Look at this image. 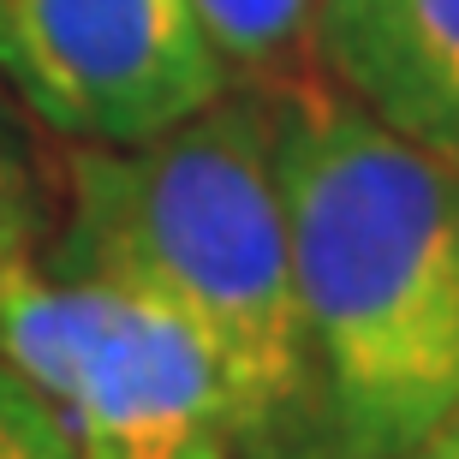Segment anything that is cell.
Masks as SVG:
<instances>
[{"label": "cell", "mask_w": 459, "mask_h": 459, "mask_svg": "<svg viewBox=\"0 0 459 459\" xmlns=\"http://www.w3.org/2000/svg\"><path fill=\"white\" fill-rule=\"evenodd\" d=\"M215 60L227 78L251 84H287L292 60L310 48V13L316 0H191Z\"/></svg>", "instance_id": "cell-6"}, {"label": "cell", "mask_w": 459, "mask_h": 459, "mask_svg": "<svg viewBox=\"0 0 459 459\" xmlns=\"http://www.w3.org/2000/svg\"><path fill=\"white\" fill-rule=\"evenodd\" d=\"M42 263L161 299L233 406V459H334L274 186V96L221 90L126 150H72Z\"/></svg>", "instance_id": "cell-1"}, {"label": "cell", "mask_w": 459, "mask_h": 459, "mask_svg": "<svg viewBox=\"0 0 459 459\" xmlns=\"http://www.w3.org/2000/svg\"><path fill=\"white\" fill-rule=\"evenodd\" d=\"M0 364L72 429L78 459H233V406L197 328L161 299L24 256L0 274Z\"/></svg>", "instance_id": "cell-3"}, {"label": "cell", "mask_w": 459, "mask_h": 459, "mask_svg": "<svg viewBox=\"0 0 459 459\" xmlns=\"http://www.w3.org/2000/svg\"><path fill=\"white\" fill-rule=\"evenodd\" d=\"M54 227L48 209V173L36 161L30 143V114L18 108V96L0 84V274L24 263V256H42Z\"/></svg>", "instance_id": "cell-7"}, {"label": "cell", "mask_w": 459, "mask_h": 459, "mask_svg": "<svg viewBox=\"0 0 459 459\" xmlns=\"http://www.w3.org/2000/svg\"><path fill=\"white\" fill-rule=\"evenodd\" d=\"M0 84L72 150H126L233 90L191 0H0Z\"/></svg>", "instance_id": "cell-4"}, {"label": "cell", "mask_w": 459, "mask_h": 459, "mask_svg": "<svg viewBox=\"0 0 459 459\" xmlns=\"http://www.w3.org/2000/svg\"><path fill=\"white\" fill-rule=\"evenodd\" d=\"M406 459H459V406L447 411L442 424L429 429V436H424V442H418V447H411Z\"/></svg>", "instance_id": "cell-9"}, {"label": "cell", "mask_w": 459, "mask_h": 459, "mask_svg": "<svg viewBox=\"0 0 459 459\" xmlns=\"http://www.w3.org/2000/svg\"><path fill=\"white\" fill-rule=\"evenodd\" d=\"M323 84L459 173V0H316Z\"/></svg>", "instance_id": "cell-5"}, {"label": "cell", "mask_w": 459, "mask_h": 459, "mask_svg": "<svg viewBox=\"0 0 459 459\" xmlns=\"http://www.w3.org/2000/svg\"><path fill=\"white\" fill-rule=\"evenodd\" d=\"M269 96L328 454L406 459L459 406V173L328 84Z\"/></svg>", "instance_id": "cell-2"}, {"label": "cell", "mask_w": 459, "mask_h": 459, "mask_svg": "<svg viewBox=\"0 0 459 459\" xmlns=\"http://www.w3.org/2000/svg\"><path fill=\"white\" fill-rule=\"evenodd\" d=\"M0 459H78L60 411L6 364H0Z\"/></svg>", "instance_id": "cell-8"}]
</instances>
